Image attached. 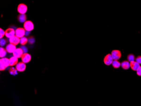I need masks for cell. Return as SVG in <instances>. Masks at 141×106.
Masks as SVG:
<instances>
[{
  "label": "cell",
  "instance_id": "1",
  "mask_svg": "<svg viewBox=\"0 0 141 106\" xmlns=\"http://www.w3.org/2000/svg\"><path fill=\"white\" fill-rule=\"evenodd\" d=\"M111 55L114 60H118L122 56L121 53L119 50H113L111 53Z\"/></svg>",
  "mask_w": 141,
  "mask_h": 106
},
{
  "label": "cell",
  "instance_id": "2",
  "mask_svg": "<svg viewBox=\"0 0 141 106\" xmlns=\"http://www.w3.org/2000/svg\"><path fill=\"white\" fill-rule=\"evenodd\" d=\"M24 28L26 31H31L34 29L33 23L31 21H26L24 23Z\"/></svg>",
  "mask_w": 141,
  "mask_h": 106
},
{
  "label": "cell",
  "instance_id": "3",
  "mask_svg": "<svg viewBox=\"0 0 141 106\" xmlns=\"http://www.w3.org/2000/svg\"><path fill=\"white\" fill-rule=\"evenodd\" d=\"M113 60H114L112 58L111 54H107L106 56L104 57V64L107 66H109L111 64H112Z\"/></svg>",
  "mask_w": 141,
  "mask_h": 106
},
{
  "label": "cell",
  "instance_id": "4",
  "mask_svg": "<svg viewBox=\"0 0 141 106\" xmlns=\"http://www.w3.org/2000/svg\"><path fill=\"white\" fill-rule=\"evenodd\" d=\"M25 34V29L22 28H17L15 31V35L19 38H23Z\"/></svg>",
  "mask_w": 141,
  "mask_h": 106
},
{
  "label": "cell",
  "instance_id": "5",
  "mask_svg": "<svg viewBox=\"0 0 141 106\" xmlns=\"http://www.w3.org/2000/svg\"><path fill=\"white\" fill-rule=\"evenodd\" d=\"M27 6L23 4H19L17 8V11L20 14H25L27 12Z\"/></svg>",
  "mask_w": 141,
  "mask_h": 106
},
{
  "label": "cell",
  "instance_id": "6",
  "mask_svg": "<svg viewBox=\"0 0 141 106\" xmlns=\"http://www.w3.org/2000/svg\"><path fill=\"white\" fill-rule=\"evenodd\" d=\"M23 51L21 49V48H17L15 50V51L13 53V55L14 56L16 57L17 58H20L22 57V56L23 55Z\"/></svg>",
  "mask_w": 141,
  "mask_h": 106
},
{
  "label": "cell",
  "instance_id": "7",
  "mask_svg": "<svg viewBox=\"0 0 141 106\" xmlns=\"http://www.w3.org/2000/svg\"><path fill=\"white\" fill-rule=\"evenodd\" d=\"M15 31L12 28H8L5 31V36L8 38H10L15 36Z\"/></svg>",
  "mask_w": 141,
  "mask_h": 106
},
{
  "label": "cell",
  "instance_id": "8",
  "mask_svg": "<svg viewBox=\"0 0 141 106\" xmlns=\"http://www.w3.org/2000/svg\"><path fill=\"white\" fill-rule=\"evenodd\" d=\"M26 66L23 62H20L16 65V68L19 72H23L25 70Z\"/></svg>",
  "mask_w": 141,
  "mask_h": 106
},
{
  "label": "cell",
  "instance_id": "9",
  "mask_svg": "<svg viewBox=\"0 0 141 106\" xmlns=\"http://www.w3.org/2000/svg\"><path fill=\"white\" fill-rule=\"evenodd\" d=\"M31 55L27 53H24L21 57L22 62L24 63H29L31 60Z\"/></svg>",
  "mask_w": 141,
  "mask_h": 106
},
{
  "label": "cell",
  "instance_id": "10",
  "mask_svg": "<svg viewBox=\"0 0 141 106\" xmlns=\"http://www.w3.org/2000/svg\"><path fill=\"white\" fill-rule=\"evenodd\" d=\"M9 41L10 42V43L16 46L20 42V39L16 36L15 35L12 38H9Z\"/></svg>",
  "mask_w": 141,
  "mask_h": 106
},
{
  "label": "cell",
  "instance_id": "11",
  "mask_svg": "<svg viewBox=\"0 0 141 106\" xmlns=\"http://www.w3.org/2000/svg\"><path fill=\"white\" fill-rule=\"evenodd\" d=\"M16 49V46L12 44H9L6 47V52H8V53H13Z\"/></svg>",
  "mask_w": 141,
  "mask_h": 106
},
{
  "label": "cell",
  "instance_id": "12",
  "mask_svg": "<svg viewBox=\"0 0 141 106\" xmlns=\"http://www.w3.org/2000/svg\"><path fill=\"white\" fill-rule=\"evenodd\" d=\"M130 63V68L133 71H137L140 67L139 63H138L136 61L131 62V63Z\"/></svg>",
  "mask_w": 141,
  "mask_h": 106
},
{
  "label": "cell",
  "instance_id": "13",
  "mask_svg": "<svg viewBox=\"0 0 141 106\" xmlns=\"http://www.w3.org/2000/svg\"><path fill=\"white\" fill-rule=\"evenodd\" d=\"M121 66L123 69L127 70L130 68V63L128 61H123L121 63Z\"/></svg>",
  "mask_w": 141,
  "mask_h": 106
},
{
  "label": "cell",
  "instance_id": "14",
  "mask_svg": "<svg viewBox=\"0 0 141 106\" xmlns=\"http://www.w3.org/2000/svg\"><path fill=\"white\" fill-rule=\"evenodd\" d=\"M18 63V58L15 56H12L9 59V65L10 66H13Z\"/></svg>",
  "mask_w": 141,
  "mask_h": 106
},
{
  "label": "cell",
  "instance_id": "15",
  "mask_svg": "<svg viewBox=\"0 0 141 106\" xmlns=\"http://www.w3.org/2000/svg\"><path fill=\"white\" fill-rule=\"evenodd\" d=\"M0 62H1L3 63V64L4 65V66L6 68H8L9 65V59L7 58H3L0 59Z\"/></svg>",
  "mask_w": 141,
  "mask_h": 106
},
{
  "label": "cell",
  "instance_id": "16",
  "mask_svg": "<svg viewBox=\"0 0 141 106\" xmlns=\"http://www.w3.org/2000/svg\"><path fill=\"white\" fill-rule=\"evenodd\" d=\"M17 19L18 21L20 22V23H25L26 22V19H27V17L26 15L25 14H20L18 15L17 17Z\"/></svg>",
  "mask_w": 141,
  "mask_h": 106
},
{
  "label": "cell",
  "instance_id": "17",
  "mask_svg": "<svg viewBox=\"0 0 141 106\" xmlns=\"http://www.w3.org/2000/svg\"><path fill=\"white\" fill-rule=\"evenodd\" d=\"M112 65L114 68H118L121 66V63L118 60H113L112 63Z\"/></svg>",
  "mask_w": 141,
  "mask_h": 106
},
{
  "label": "cell",
  "instance_id": "18",
  "mask_svg": "<svg viewBox=\"0 0 141 106\" xmlns=\"http://www.w3.org/2000/svg\"><path fill=\"white\" fill-rule=\"evenodd\" d=\"M0 58H4L6 56V49H5L4 48L0 47Z\"/></svg>",
  "mask_w": 141,
  "mask_h": 106
},
{
  "label": "cell",
  "instance_id": "19",
  "mask_svg": "<svg viewBox=\"0 0 141 106\" xmlns=\"http://www.w3.org/2000/svg\"><path fill=\"white\" fill-rule=\"evenodd\" d=\"M127 59L129 63H131L133 61H135L136 59L135 56L133 54H129L127 56Z\"/></svg>",
  "mask_w": 141,
  "mask_h": 106
},
{
  "label": "cell",
  "instance_id": "20",
  "mask_svg": "<svg viewBox=\"0 0 141 106\" xmlns=\"http://www.w3.org/2000/svg\"><path fill=\"white\" fill-rule=\"evenodd\" d=\"M28 41V40L27 38L25 37L20 38V44L22 46H24L27 43Z\"/></svg>",
  "mask_w": 141,
  "mask_h": 106
},
{
  "label": "cell",
  "instance_id": "21",
  "mask_svg": "<svg viewBox=\"0 0 141 106\" xmlns=\"http://www.w3.org/2000/svg\"><path fill=\"white\" fill-rule=\"evenodd\" d=\"M17 71L16 68H15L14 67H12V68H10L9 69V72L11 75L15 76V75H17Z\"/></svg>",
  "mask_w": 141,
  "mask_h": 106
},
{
  "label": "cell",
  "instance_id": "22",
  "mask_svg": "<svg viewBox=\"0 0 141 106\" xmlns=\"http://www.w3.org/2000/svg\"><path fill=\"white\" fill-rule=\"evenodd\" d=\"M6 40L4 39H0V45L1 46H4L6 44Z\"/></svg>",
  "mask_w": 141,
  "mask_h": 106
},
{
  "label": "cell",
  "instance_id": "23",
  "mask_svg": "<svg viewBox=\"0 0 141 106\" xmlns=\"http://www.w3.org/2000/svg\"><path fill=\"white\" fill-rule=\"evenodd\" d=\"M0 38L2 39V38L4 37V35H5V31H4V30H3L2 29H0Z\"/></svg>",
  "mask_w": 141,
  "mask_h": 106
},
{
  "label": "cell",
  "instance_id": "24",
  "mask_svg": "<svg viewBox=\"0 0 141 106\" xmlns=\"http://www.w3.org/2000/svg\"><path fill=\"white\" fill-rule=\"evenodd\" d=\"M28 42L30 44H33L34 43V42H35V39L33 37H31L29 38L28 40Z\"/></svg>",
  "mask_w": 141,
  "mask_h": 106
},
{
  "label": "cell",
  "instance_id": "25",
  "mask_svg": "<svg viewBox=\"0 0 141 106\" xmlns=\"http://www.w3.org/2000/svg\"><path fill=\"white\" fill-rule=\"evenodd\" d=\"M136 62L137 63H139V64H141V56H137V57L136 58Z\"/></svg>",
  "mask_w": 141,
  "mask_h": 106
},
{
  "label": "cell",
  "instance_id": "26",
  "mask_svg": "<svg viewBox=\"0 0 141 106\" xmlns=\"http://www.w3.org/2000/svg\"><path fill=\"white\" fill-rule=\"evenodd\" d=\"M0 71H4V70L6 68H5V67L4 66V65L3 64V63L1 62H0Z\"/></svg>",
  "mask_w": 141,
  "mask_h": 106
},
{
  "label": "cell",
  "instance_id": "27",
  "mask_svg": "<svg viewBox=\"0 0 141 106\" xmlns=\"http://www.w3.org/2000/svg\"><path fill=\"white\" fill-rule=\"evenodd\" d=\"M21 49L23 51V52L25 53H26V52L27 51V49L26 47H25L24 46H22L21 47Z\"/></svg>",
  "mask_w": 141,
  "mask_h": 106
},
{
  "label": "cell",
  "instance_id": "28",
  "mask_svg": "<svg viewBox=\"0 0 141 106\" xmlns=\"http://www.w3.org/2000/svg\"><path fill=\"white\" fill-rule=\"evenodd\" d=\"M137 74L138 76H141V66L139 68L137 71Z\"/></svg>",
  "mask_w": 141,
  "mask_h": 106
},
{
  "label": "cell",
  "instance_id": "29",
  "mask_svg": "<svg viewBox=\"0 0 141 106\" xmlns=\"http://www.w3.org/2000/svg\"><path fill=\"white\" fill-rule=\"evenodd\" d=\"M30 34V31H27L26 33H25V34L26 35H28V34Z\"/></svg>",
  "mask_w": 141,
  "mask_h": 106
}]
</instances>
